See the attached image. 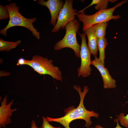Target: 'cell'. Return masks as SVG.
I'll list each match as a JSON object with an SVG mask.
<instances>
[{"mask_svg":"<svg viewBox=\"0 0 128 128\" xmlns=\"http://www.w3.org/2000/svg\"><path fill=\"white\" fill-rule=\"evenodd\" d=\"M73 88L78 91L80 96V101L78 107L68 112L65 111V115L61 117L53 118L47 117L46 119L49 122H54L59 123L65 128H70L69 124L73 121L76 119H82L86 122L85 126L88 128L92 124V122L91 120V117H93L98 118L99 114L95 112L93 110L91 111L88 110L84 106V100L89 90L88 87L86 86H84L83 92L81 91V88L79 86L74 85Z\"/></svg>","mask_w":128,"mask_h":128,"instance_id":"6da1fadb","label":"cell"},{"mask_svg":"<svg viewBox=\"0 0 128 128\" xmlns=\"http://www.w3.org/2000/svg\"><path fill=\"white\" fill-rule=\"evenodd\" d=\"M5 6L8 10L9 14V19L6 26L0 30V33L5 37L7 36V31L12 27L21 26L27 28L32 33L33 36L38 39L40 38V33L34 27L33 23L37 20L36 17L31 18H26L19 12L20 8L15 2L5 5Z\"/></svg>","mask_w":128,"mask_h":128,"instance_id":"7a4b0ae2","label":"cell"},{"mask_svg":"<svg viewBox=\"0 0 128 128\" xmlns=\"http://www.w3.org/2000/svg\"><path fill=\"white\" fill-rule=\"evenodd\" d=\"M127 1V0L122 1L112 8L100 10L92 15H86L84 12L77 13V17L79 20L83 24V31L84 32L87 28L95 24L108 22L112 19L115 20L121 17L120 15H114L113 13L116 8L121 6Z\"/></svg>","mask_w":128,"mask_h":128,"instance_id":"3957f363","label":"cell"},{"mask_svg":"<svg viewBox=\"0 0 128 128\" xmlns=\"http://www.w3.org/2000/svg\"><path fill=\"white\" fill-rule=\"evenodd\" d=\"M53 61L46 57L36 55L30 60L26 59L25 65H28L39 74H47L56 80L62 81V73L59 68L53 64Z\"/></svg>","mask_w":128,"mask_h":128,"instance_id":"277c9868","label":"cell"},{"mask_svg":"<svg viewBox=\"0 0 128 128\" xmlns=\"http://www.w3.org/2000/svg\"><path fill=\"white\" fill-rule=\"evenodd\" d=\"M80 27V23L76 19L69 23L65 28L66 32L64 37L55 43L54 50H57L65 48H69L73 50L77 57L80 58V46L77 42L76 37V33Z\"/></svg>","mask_w":128,"mask_h":128,"instance_id":"5b68a950","label":"cell"},{"mask_svg":"<svg viewBox=\"0 0 128 128\" xmlns=\"http://www.w3.org/2000/svg\"><path fill=\"white\" fill-rule=\"evenodd\" d=\"M78 32L81 39V44L80 52L81 64L77 70L78 76L86 78L91 74L92 71L91 67L90 66L92 61L91 59V54L87 44L85 33L84 32L80 34Z\"/></svg>","mask_w":128,"mask_h":128,"instance_id":"8992f818","label":"cell"},{"mask_svg":"<svg viewBox=\"0 0 128 128\" xmlns=\"http://www.w3.org/2000/svg\"><path fill=\"white\" fill-rule=\"evenodd\" d=\"M73 0H66L60 11L55 25L52 31L55 32L65 28L70 22L75 19L77 10L73 8Z\"/></svg>","mask_w":128,"mask_h":128,"instance_id":"52a82bcc","label":"cell"},{"mask_svg":"<svg viewBox=\"0 0 128 128\" xmlns=\"http://www.w3.org/2000/svg\"><path fill=\"white\" fill-rule=\"evenodd\" d=\"M92 60L91 65L95 67L100 73L103 82V87L105 89L114 88L116 85V81L113 78L109 73L107 68H105L104 65L99 58L97 56Z\"/></svg>","mask_w":128,"mask_h":128,"instance_id":"ba28073f","label":"cell"},{"mask_svg":"<svg viewBox=\"0 0 128 128\" xmlns=\"http://www.w3.org/2000/svg\"><path fill=\"white\" fill-rule=\"evenodd\" d=\"M38 4L47 7L50 12L51 19L50 23L54 26L56 24L59 13L64 4L61 0H38Z\"/></svg>","mask_w":128,"mask_h":128,"instance_id":"9c48e42d","label":"cell"},{"mask_svg":"<svg viewBox=\"0 0 128 128\" xmlns=\"http://www.w3.org/2000/svg\"><path fill=\"white\" fill-rule=\"evenodd\" d=\"M7 95H6L3 101L0 102V127L5 128L6 125L11 122L10 118L13 112L17 110V108L11 109L14 100H13L8 104H7Z\"/></svg>","mask_w":128,"mask_h":128,"instance_id":"30bf717a","label":"cell"},{"mask_svg":"<svg viewBox=\"0 0 128 128\" xmlns=\"http://www.w3.org/2000/svg\"><path fill=\"white\" fill-rule=\"evenodd\" d=\"M88 39L87 46L91 54L94 57L96 56L99 50L97 39L94 30L91 26L87 28L84 31Z\"/></svg>","mask_w":128,"mask_h":128,"instance_id":"8fae6325","label":"cell"},{"mask_svg":"<svg viewBox=\"0 0 128 128\" xmlns=\"http://www.w3.org/2000/svg\"><path fill=\"white\" fill-rule=\"evenodd\" d=\"M21 41L19 40L15 42L5 41L0 38V51L8 52L16 48L21 43Z\"/></svg>","mask_w":128,"mask_h":128,"instance_id":"7c38bea8","label":"cell"},{"mask_svg":"<svg viewBox=\"0 0 128 128\" xmlns=\"http://www.w3.org/2000/svg\"><path fill=\"white\" fill-rule=\"evenodd\" d=\"M108 22H105L95 24L92 26L97 38L105 37L106 30Z\"/></svg>","mask_w":128,"mask_h":128,"instance_id":"4fadbf2b","label":"cell"},{"mask_svg":"<svg viewBox=\"0 0 128 128\" xmlns=\"http://www.w3.org/2000/svg\"><path fill=\"white\" fill-rule=\"evenodd\" d=\"M97 41L98 50L99 51V58L103 64L105 65V49L107 44V39L105 37L97 38Z\"/></svg>","mask_w":128,"mask_h":128,"instance_id":"5bb4252c","label":"cell"},{"mask_svg":"<svg viewBox=\"0 0 128 128\" xmlns=\"http://www.w3.org/2000/svg\"><path fill=\"white\" fill-rule=\"evenodd\" d=\"M108 0H93L90 4L91 6L94 5H95V9L97 10L107 9Z\"/></svg>","mask_w":128,"mask_h":128,"instance_id":"9a60e30c","label":"cell"},{"mask_svg":"<svg viewBox=\"0 0 128 128\" xmlns=\"http://www.w3.org/2000/svg\"><path fill=\"white\" fill-rule=\"evenodd\" d=\"M114 121L115 122L117 121H119L122 126L128 128V113L125 116L124 113H121L119 115H117V118Z\"/></svg>","mask_w":128,"mask_h":128,"instance_id":"2e32d148","label":"cell"},{"mask_svg":"<svg viewBox=\"0 0 128 128\" xmlns=\"http://www.w3.org/2000/svg\"><path fill=\"white\" fill-rule=\"evenodd\" d=\"M9 18V13L5 6L0 5V20Z\"/></svg>","mask_w":128,"mask_h":128,"instance_id":"e0dca14e","label":"cell"},{"mask_svg":"<svg viewBox=\"0 0 128 128\" xmlns=\"http://www.w3.org/2000/svg\"><path fill=\"white\" fill-rule=\"evenodd\" d=\"M42 117L43 122L40 128H61L59 127H55L52 126L46 120V118L43 116H42Z\"/></svg>","mask_w":128,"mask_h":128,"instance_id":"ac0fdd59","label":"cell"},{"mask_svg":"<svg viewBox=\"0 0 128 128\" xmlns=\"http://www.w3.org/2000/svg\"><path fill=\"white\" fill-rule=\"evenodd\" d=\"M26 59L24 58H19L17 61V65L22 66L25 65Z\"/></svg>","mask_w":128,"mask_h":128,"instance_id":"d6986e66","label":"cell"},{"mask_svg":"<svg viewBox=\"0 0 128 128\" xmlns=\"http://www.w3.org/2000/svg\"><path fill=\"white\" fill-rule=\"evenodd\" d=\"M116 122L117 123V125L116 127L114 128H123L121 127L119 125L118 121H117ZM95 128H104L99 124H97L95 126Z\"/></svg>","mask_w":128,"mask_h":128,"instance_id":"ffe728a7","label":"cell"},{"mask_svg":"<svg viewBox=\"0 0 128 128\" xmlns=\"http://www.w3.org/2000/svg\"><path fill=\"white\" fill-rule=\"evenodd\" d=\"M0 77L3 76H7L10 75V73L8 72H6L4 71H1L0 72Z\"/></svg>","mask_w":128,"mask_h":128,"instance_id":"44dd1931","label":"cell"},{"mask_svg":"<svg viewBox=\"0 0 128 128\" xmlns=\"http://www.w3.org/2000/svg\"><path fill=\"white\" fill-rule=\"evenodd\" d=\"M31 128H40L37 126L35 121L33 120L32 121L31 123Z\"/></svg>","mask_w":128,"mask_h":128,"instance_id":"7402d4cb","label":"cell"},{"mask_svg":"<svg viewBox=\"0 0 128 128\" xmlns=\"http://www.w3.org/2000/svg\"><path fill=\"white\" fill-rule=\"evenodd\" d=\"M109 0V2H110L112 3L115 2L117 1V0Z\"/></svg>","mask_w":128,"mask_h":128,"instance_id":"603a6c76","label":"cell"},{"mask_svg":"<svg viewBox=\"0 0 128 128\" xmlns=\"http://www.w3.org/2000/svg\"><path fill=\"white\" fill-rule=\"evenodd\" d=\"M127 94H128V92H127Z\"/></svg>","mask_w":128,"mask_h":128,"instance_id":"cb8c5ba5","label":"cell"},{"mask_svg":"<svg viewBox=\"0 0 128 128\" xmlns=\"http://www.w3.org/2000/svg\"><path fill=\"white\" fill-rule=\"evenodd\" d=\"M0 128H1V127H0Z\"/></svg>","mask_w":128,"mask_h":128,"instance_id":"d4e9b609","label":"cell"}]
</instances>
